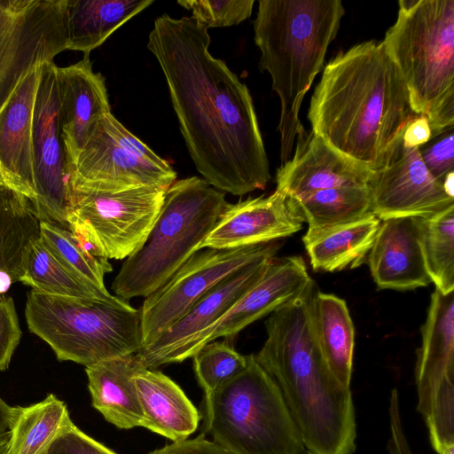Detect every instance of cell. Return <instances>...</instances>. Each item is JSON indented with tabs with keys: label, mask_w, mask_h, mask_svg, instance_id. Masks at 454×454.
Instances as JSON below:
<instances>
[{
	"label": "cell",
	"mask_w": 454,
	"mask_h": 454,
	"mask_svg": "<svg viewBox=\"0 0 454 454\" xmlns=\"http://www.w3.org/2000/svg\"><path fill=\"white\" fill-rule=\"evenodd\" d=\"M207 28L192 16L158 17L147 48L165 76L189 154L203 179L235 196L262 190L269 160L250 92L209 51Z\"/></svg>",
	"instance_id": "obj_1"
},
{
	"label": "cell",
	"mask_w": 454,
	"mask_h": 454,
	"mask_svg": "<svg viewBox=\"0 0 454 454\" xmlns=\"http://www.w3.org/2000/svg\"><path fill=\"white\" fill-rule=\"evenodd\" d=\"M419 116L384 43L372 40L327 63L308 113L314 134L369 170Z\"/></svg>",
	"instance_id": "obj_2"
},
{
	"label": "cell",
	"mask_w": 454,
	"mask_h": 454,
	"mask_svg": "<svg viewBox=\"0 0 454 454\" xmlns=\"http://www.w3.org/2000/svg\"><path fill=\"white\" fill-rule=\"evenodd\" d=\"M317 286L310 278L265 322L267 339L254 355L278 386L309 454H352L356 423L350 387L329 369L312 317Z\"/></svg>",
	"instance_id": "obj_3"
},
{
	"label": "cell",
	"mask_w": 454,
	"mask_h": 454,
	"mask_svg": "<svg viewBox=\"0 0 454 454\" xmlns=\"http://www.w3.org/2000/svg\"><path fill=\"white\" fill-rule=\"evenodd\" d=\"M345 13L340 0H260L254 21L259 67L267 71L281 112L280 159L289 160L295 137L305 130L300 118L304 96L321 70L329 44Z\"/></svg>",
	"instance_id": "obj_4"
},
{
	"label": "cell",
	"mask_w": 454,
	"mask_h": 454,
	"mask_svg": "<svg viewBox=\"0 0 454 454\" xmlns=\"http://www.w3.org/2000/svg\"><path fill=\"white\" fill-rule=\"evenodd\" d=\"M382 43L432 135L454 126V0H401Z\"/></svg>",
	"instance_id": "obj_5"
},
{
	"label": "cell",
	"mask_w": 454,
	"mask_h": 454,
	"mask_svg": "<svg viewBox=\"0 0 454 454\" xmlns=\"http://www.w3.org/2000/svg\"><path fill=\"white\" fill-rule=\"evenodd\" d=\"M228 204L224 192L203 178L176 180L146 239L115 276L114 294L128 301L159 289L200 250Z\"/></svg>",
	"instance_id": "obj_6"
},
{
	"label": "cell",
	"mask_w": 454,
	"mask_h": 454,
	"mask_svg": "<svg viewBox=\"0 0 454 454\" xmlns=\"http://www.w3.org/2000/svg\"><path fill=\"white\" fill-rule=\"evenodd\" d=\"M25 317L58 360L85 367L137 353L142 348L140 309L126 301L53 295L31 289Z\"/></svg>",
	"instance_id": "obj_7"
},
{
	"label": "cell",
	"mask_w": 454,
	"mask_h": 454,
	"mask_svg": "<svg viewBox=\"0 0 454 454\" xmlns=\"http://www.w3.org/2000/svg\"><path fill=\"white\" fill-rule=\"evenodd\" d=\"M204 428L231 454H306L271 376L248 355L247 367L204 399Z\"/></svg>",
	"instance_id": "obj_8"
},
{
	"label": "cell",
	"mask_w": 454,
	"mask_h": 454,
	"mask_svg": "<svg viewBox=\"0 0 454 454\" xmlns=\"http://www.w3.org/2000/svg\"><path fill=\"white\" fill-rule=\"evenodd\" d=\"M167 189L140 186L114 192L70 186L68 229L97 256L128 258L146 239Z\"/></svg>",
	"instance_id": "obj_9"
},
{
	"label": "cell",
	"mask_w": 454,
	"mask_h": 454,
	"mask_svg": "<svg viewBox=\"0 0 454 454\" xmlns=\"http://www.w3.org/2000/svg\"><path fill=\"white\" fill-rule=\"evenodd\" d=\"M417 350V410L425 420L433 449L454 447V292L431 295Z\"/></svg>",
	"instance_id": "obj_10"
},
{
	"label": "cell",
	"mask_w": 454,
	"mask_h": 454,
	"mask_svg": "<svg viewBox=\"0 0 454 454\" xmlns=\"http://www.w3.org/2000/svg\"><path fill=\"white\" fill-rule=\"evenodd\" d=\"M282 242L195 252L140 309L143 348L167 331L214 286L258 260L276 256Z\"/></svg>",
	"instance_id": "obj_11"
},
{
	"label": "cell",
	"mask_w": 454,
	"mask_h": 454,
	"mask_svg": "<svg viewBox=\"0 0 454 454\" xmlns=\"http://www.w3.org/2000/svg\"><path fill=\"white\" fill-rule=\"evenodd\" d=\"M66 50L65 0H0V109L32 70Z\"/></svg>",
	"instance_id": "obj_12"
},
{
	"label": "cell",
	"mask_w": 454,
	"mask_h": 454,
	"mask_svg": "<svg viewBox=\"0 0 454 454\" xmlns=\"http://www.w3.org/2000/svg\"><path fill=\"white\" fill-rule=\"evenodd\" d=\"M403 130L370 169L372 212L380 221L427 217L454 206V197L429 173L418 147L404 144Z\"/></svg>",
	"instance_id": "obj_13"
},
{
	"label": "cell",
	"mask_w": 454,
	"mask_h": 454,
	"mask_svg": "<svg viewBox=\"0 0 454 454\" xmlns=\"http://www.w3.org/2000/svg\"><path fill=\"white\" fill-rule=\"evenodd\" d=\"M57 65L42 66L33 116L35 199L41 221L68 229L69 168L59 121ZM69 230V229H68Z\"/></svg>",
	"instance_id": "obj_14"
},
{
	"label": "cell",
	"mask_w": 454,
	"mask_h": 454,
	"mask_svg": "<svg viewBox=\"0 0 454 454\" xmlns=\"http://www.w3.org/2000/svg\"><path fill=\"white\" fill-rule=\"evenodd\" d=\"M272 258L247 264L214 286L183 317L136 353L142 365L156 369L192 357L206 344L213 327L261 278Z\"/></svg>",
	"instance_id": "obj_15"
},
{
	"label": "cell",
	"mask_w": 454,
	"mask_h": 454,
	"mask_svg": "<svg viewBox=\"0 0 454 454\" xmlns=\"http://www.w3.org/2000/svg\"><path fill=\"white\" fill-rule=\"evenodd\" d=\"M176 179L169 167L137 156L108 114L95 125L70 167V186L121 191L140 186L168 188Z\"/></svg>",
	"instance_id": "obj_16"
},
{
	"label": "cell",
	"mask_w": 454,
	"mask_h": 454,
	"mask_svg": "<svg viewBox=\"0 0 454 454\" xmlns=\"http://www.w3.org/2000/svg\"><path fill=\"white\" fill-rule=\"evenodd\" d=\"M303 218L294 203L275 191L270 196L228 204L200 246L231 249L276 241L299 231Z\"/></svg>",
	"instance_id": "obj_17"
},
{
	"label": "cell",
	"mask_w": 454,
	"mask_h": 454,
	"mask_svg": "<svg viewBox=\"0 0 454 454\" xmlns=\"http://www.w3.org/2000/svg\"><path fill=\"white\" fill-rule=\"evenodd\" d=\"M370 170L331 148L312 131L297 136L291 159L276 174V191L291 200L342 186L367 185Z\"/></svg>",
	"instance_id": "obj_18"
},
{
	"label": "cell",
	"mask_w": 454,
	"mask_h": 454,
	"mask_svg": "<svg viewBox=\"0 0 454 454\" xmlns=\"http://www.w3.org/2000/svg\"><path fill=\"white\" fill-rule=\"evenodd\" d=\"M42 66L19 83L0 109V184L32 202L35 199L33 116Z\"/></svg>",
	"instance_id": "obj_19"
},
{
	"label": "cell",
	"mask_w": 454,
	"mask_h": 454,
	"mask_svg": "<svg viewBox=\"0 0 454 454\" xmlns=\"http://www.w3.org/2000/svg\"><path fill=\"white\" fill-rule=\"evenodd\" d=\"M59 121L69 168L85 145L95 125L111 113L100 73L93 71L90 55L67 67L57 66Z\"/></svg>",
	"instance_id": "obj_20"
},
{
	"label": "cell",
	"mask_w": 454,
	"mask_h": 454,
	"mask_svg": "<svg viewBox=\"0 0 454 454\" xmlns=\"http://www.w3.org/2000/svg\"><path fill=\"white\" fill-rule=\"evenodd\" d=\"M310 278L301 256L273 257L261 278L213 327L206 344L220 337L232 340L247 325L292 301Z\"/></svg>",
	"instance_id": "obj_21"
},
{
	"label": "cell",
	"mask_w": 454,
	"mask_h": 454,
	"mask_svg": "<svg viewBox=\"0 0 454 454\" xmlns=\"http://www.w3.org/2000/svg\"><path fill=\"white\" fill-rule=\"evenodd\" d=\"M367 261L380 289L411 290L431 283L420 247L419 217L381 221Z\"/></svg>",
	"instance_id": "obj_22"
},
{
	"label": "cell",
	"mask_w": 454,
	"mask_h": 454,
	"mask_svg": "<svg viewBox=\"0 0 454 454\" xmlns=\"http://www.w3.org/2000/svg\"><path fill=\"white\" fill-rule=\"evenodd\" d=\"M133 380L143 411L140 427L172 442L186 440L197 430L199 411L169 377L155 369L141 368Z\"/></svg>",
	"instance_id": "obj_23"
},
{
	"label": "cell",
	"mask_w": 454,
	"mask_h": 454,
	"mask_svg": "<svg viewBox=\"0 0 454 454\" xmlns=\"http://www.w3.org/2000/svg\"><path fill=\"white\" fill-rule=\"evenodd\" d=\"M145 368L137 354L109 358L85 367L92 406L120 429L140 427L143 411L133 380Z\"/></svg>",
	"instance_id": "obj_24"
},
{
	"label": "cell",
	"mask_w": 454,
	"mask_h": 454,
	"mask_svg": "<svg viewBox=\"0 0 454 454\" xmlns=\"http://www.w3.org/2000/svg\"><path fill=\"white\" fill-rule=\"evenodd\" d=\"M152 4L153 0H65L67 50L90 55Z\"/></svg>",
	"instance_id": "obj_25"
},
{
	"label": "cell",
	"mask_w": 454,
	"mask_h": 454,
	"mask_svg": "<svg viewBox=\"0 0 454 454\" xmlns=\"http://www.w3.org/2000/svg\"><path fill=\"white\" fill-rule=\"evenodd\" d=\"M312 317L317 340L329 369L343 387H350L355 329L346 301L317 289Z\"/></svg>",
	"instance_id": "obj_26"
},
{
	"label": "cell",
	"mask_w": 454,
	"mask_h": 454,
	"mask_svg": "<svg viewBox=\"0 0 454 454\" xmlns=\"http://www.w3.org/2000/svg\"><path fill=\"white\" fill-rule=\"evenodd\" d=\"M41 239V219L27 197L0 184V277L20 281L32 245Z\"/></svg>",
	"instance_id": "obj_27"
},
{
	"label": "cell",
	"mask_w": 454,
	"mask_h": 454,
	"mask_svg": "<svg viewBox=\"0 0 454 454\" xmlns=\"http://www.w3.org/2000/svg\"><path fill=\"white\" fill-rule=\"evenodd\" d=\"M291 200L308 223L304 246L372 212L369 184L332 188Z\"/></svg>",
	"instance_id": "obj_28"
},
{
	"label": "cell",
	"mask_w": 454,
	"mask_h": 454,
	"mask_svg": "<svg viewBox=\"0 0 454 454\" xmlns=\"http://www.w3.org/2000/svg\"><path fill=\"white\" fill-rule=\"evenodd\" d=\"M380 222L371 212L305 245L312 269L333 272L358 267L367 258Z\"/></svg>",
	"instance_id": "obj_29"
},
{
	"label": "cell",
	"mask_w": 454,
	"mask_h": 454,
	"mask_svg": "<svg viewBox=\"0 0 454 454\" xmlns=\"http://www.w3.org/2000/svg\"><path fill=\"white\" fill-rule=\"evenodd\" d=\"M73 423L67 404L53 394L34 404L16 406L9 454H48L54 441Z\"/></svg>",
	"instance_id": "obj_30"
},
{
	"label": "cell",
	"mask_w": 454,
	"mask_h": 454,
	"mask_svg": "<svg viewBox=\"0 0 454 454\" xmlns=\"http://www.w3.org/2000/svg\"><path fill=\"white\" fill-rule=\"evenodd\" d=\"M41 239L74 278L106 296L112 295L104 282L105 275L113 271L107 259L92 254L70 230L50 222L41 221Z\"/></svg>",
	"instance_id": "obj_31"
},
{
	"label": "cell",
	"mask_w": 454,
	"mask_h": 454,
	"mask_svg": "<svg viewBox=\"0 0 454 454\" xmlns=\"http://www.w3.org/2000/svg\"><path fill=\"white\" fill-rule=\"evenodd\" d=\"M419 240L426 269L435 289L454 292V206L419 217Z\"/></svg>",
	"instance_id": "obj_32"
},
{
	"label": "cell",
	"mask_w": 454,
	"mask_h": 454,
	"mask_svg": "<svg viewBox=\"0 0 454 454\" xmlns=\"http://www.w3.org/2000/svg\"><path fill=\"white\" fill-rule=\"evenodd\" d=\"M20 282L31 289L60 296L93 298L115 301L117 296H106L70 274L46 248L42 239L36 240L27 255Z\"/></svg>",
	"instance_id": "obj_33"
},
{
	"label": "cell",
	"mask_w": 454,
	"mask_h": 454,
	"mask_svg": "<svg viewBox=\"0 0 454 454\" xmlns=\"http://www.w3.org/2000/svg\"><path fill=\"white\" fill-rule=\"evenodd\" d=\"M192 359L197 380L205 395L239 374L248 363V356L239 353L228 340L207 343Z\"/></svg>",
	"instance_id": "obj_34"
},
{
	"label": "cell",
	"mask_w": 454,
	"mask_h": 454,
	"mask_svg": "<svg viewBox=\"0 0 454 454\" xmlns=\"http://www.w3.org/2000/svg\"><path fill=\"white\" fill-rule=\"evenodd\" d=\"M192 17L207 29L238 25L250 17L254 0H181Z\"/></svg>",
	"instance_id": "obj_35"
},
{
	"label": "cell",
	"mask_w": 454,
	"mask_h": 454,
	"mask_svg": "<svg viewBox=\"0 0 454 454\" xmlns=\"http://www.w3.org/2000/svg\"><path fill=\"white\" fill-rule=\"evenodd\" d=\"M418 150L429 173L443 185L454 174V126L432 135Z\"/></svg>",
	"instance_id": "obj_36"
},
{
	"label": "cell",
	"mask_w": 454,
	"mask_h": 454,
	"mask_svg": "<svg viewBox=\"0 0 454 454\" xmlns=\"http://www.w3.org/2000/svg\"><path fill=\"white\" fill-rule=\"evenodd\" d=\"M22 336L11 296L0 294V371H5Z\"/></svg>",
	"instance_id": "obj_37"
},
{
	"label": "cell",
	"mask_w": 454,
	"mask_h": 454,
	"mask_svg": "<svg viewBox=\"0 0 454 454\" xmlns=\"http://www.w3.org/2000/svg\"><path fill=\"white\" fill-rule=\"evenodd\" d=\"M48 454H117L74 423L51 444Z\"/></svg>",
	"instance_id": "obj_38"
},
{
	"label": "cell",
	"mask_w": 454,
	"mask_h": 454,
	"mask_svg": "<svg viewBox=\"0 0 454 454\" xmlns=\"http://www.w3.org/2000/svg\"><path fill=\"white\" fill-rule=\"evenodd\" d=\"M148 454H231L204 434L193 439L172 442L162 448L156 449Z\"/></svg>",
	"instance_id": "obj_39"
},
{
	"label": "cell",
	"mask_w": 454,
	"mask_h": 454,
	"mask_svg": "<svg viewBox=\"0 0 454 454\" xmlns=\"http://www.w3.org/2000/svg\"><path fill=\"white\" fill-rule=\"evenodd\" d=\"M431 136L432 132L427 117L420 115L404 129L403 139L407 146L419 147L427 143Z\"/></svg>",
	"instance_id": "obj_40"
},
{
	"label": "cell",
	"mask_w": 454,
	"mask_h": 454,
	"mask_svg": "<svg viewBox=\"0 0 454 454\" xmlns=\"http://www.w3.org/2000/svg\"><path fill=\"white\" fill-rule=\"evenodd\" d=\"M16 412V406H10L0 397V433L10 430Z\"/></svg>",
	"instance_id": "obj_41"
},
{
	"label": "cell",
	"mask_w": 454,
	"mask_h": 454,
	"mask_svg": "<svg viewBox=\"0 0 454 454\" xmlns=\"http://www.w3.org/2000/svg\"><path fill=\"white\" fill-rule=\"evenodd\" d=\"M10 440V430L0 433V454H9Z\"/></svg>",
	"instance_id": "obj_42"
}]
</instances>
